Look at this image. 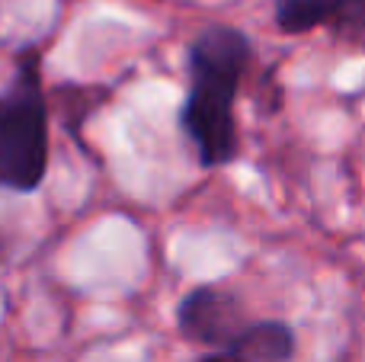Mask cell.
Returning a JSON list of instances; mask_svg holds the SVG:
<instances>
[{
    "instance_id": "7",
    "label": "cell",
    "mask_w": 365,
    "mask_h": 362,
    "mask_svg": "<svg viewBox=\"0 0 365 362\" xmlns=\"http://www.w3.org/2000/svg\"><path fill=\"white\" fill-rule=\"evenodd\" d=\"M6 254H10V241H6V234L0 231V263L6 260Z\"/></svg>"
},
{
    "instance_id": "2",
    "label": "cell",
    "mask_w": 365,
    "mask_h": 362,
    "mask_svg": "<svg viewBox=\"0 0 365 362\" xmlns=\"http://www.w3.org/2000/svg\"><path fill=\"white\" fill-rule=\"evenodd\" d=\"M48 148L42 51L26 45L13 58L10 81L0 87V192H36L48 173Z\"/></svg>"
},
{
    "instance_id": "5",
    "label": "cell",
    "mask_w": 365,
    "mask_h": 362,
    "mask_svg": "<svg viewBox=\"0 0 365 362\" xmlns=\"http://www.w3.org/2000/svg\"><path fill=\"white\" fill-rule=\"evenodd\" d=\"M295 346V331L285 321H250L227 353H237L247 362H289Z\"/></svg>"
},
{
    "instance_id": "6",
    "label": "cell",
    "mask_w": 365,
    "mask_h": 362,
    "mask_svg": "<svg viewBox=\"0 0 365 362\" xmlns=\"http://www.w3.org/2000/svg\"><path fill=\"white\" fill-rule=\"evenodd\" d=\"M192 362H247V359H240L237 353H227V350H212V353H205V356H199Z\"/></svg>"
},
{
    "instance_id": "3",
    "label": "cell",
    "mask_w": 365,
    "mask_h": 362,
    "mask_svg": "<svg viewBox=\"0 0 365 362\" xmlns=\"http://www.w3.org/2000/svg\"><path fill=\"white\" fill-rule=\"evenodd\" d=\"M247 324L250 321H247L240 299L225 286H195L177 305L180 333L212 350H231Z\"/></svg>"
},
{
    "instance_id": "4",
    "label": "cell",
    "mask_w": 365,
    "mask_h": 362,
    "mask_svg": "<svg viewBox=\"0 0 365 362\" xmlns=\"http://www.w3.org/2000/svg\"><path fill=\"white\" fill-rule=\"evenodd\" d=\"M272 19L285 36L330 29L340 38H365V0H272Z\"/></svg>"
},
{
    "instance_id": "1",
    "label": "cell",
    "mask_w": 365,
    "mask_h": 362,
    "mask_svg": "<svg viewBox=\"0 0 365 362\" xmlns=\"http://www.w3.org/2000/svg\"><path fill=\"white\" fill-rule=\"evenodd\" d=\"M253 61L247 32L234 26H205L186 48L189 87L180 106V132L192 145L199 167H225L237 160L240 138L234 119L240 81Z\"/></svg>"
}]
</instances>
